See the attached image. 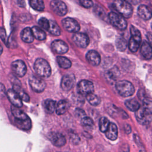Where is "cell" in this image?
<instances>
[{
    "label": "cell",
    "mask_w": 152,
    "mask_h": 152,
    "mask_svg": "<svg viewBox=\"0 0 152 152\" xmlns=\"http://www.w3.org/2000/svg\"><path fill=\"white\" fill-rule=\"evenodd\" d=\"M63 27L68 31L71 33H77L80 30L78 23L72 18H65L62 21Z\"/></svg>",
    "instance_id": "obj_11"
},
{
    "label": "cell",
    "mask_w": 152,
    "mask_h": 152,
    "mask_svg": "<svg viewBox=\"0 0 152 152\" xmlns=\"http://www.w3.org/2000/svg\"><path fill=\"white\" fill-rule=\"evenodd\" d=\"M109 123L110 122L109 120L106 118L105 117L101 118L99 121V128L100 131L103 132H105L107 129Z\"/></svg>",
    "instance_id": "obj_33"
},
{
    "label": "cell",
    "mask_w": 152,
    "mask_h": 152,
    "mask_svg": "<svg viewBox=\"0 0 152 152\" xmlns=\"http://www.w3.org/2000/svg\"><path fill=\"white\" fill-rule=\"evenodd\" d=\"M86 97L89 103L92 106H97L100 103V99L93 93L87 94Z\"/></svg>",
    "instance_id": "obj_32"
},
{
    "label": "cell",
    "mask_w": 152,
    "mask_h": 152,
    "mask_svg": "<svg viewBox=\"0 0 152 152\" xmlns=\"http://www.w3.org/2000/svg\"><path fill=\"white\" fill-rule=\"evenodd\" d=\"M48 31L54 36H59L61 34V29L59 26L53 20H49V27Z\"/></svg>",
    "instance_id": "obj_29"
},
{
    "label": "cell",
    "mask_w": 152,
    "mask_h": 152,
    "mask_svg": "<svg viewBox=\"0 0 152 152\" xmlns=\"http://www.w3.org/2000/svg\"><path fill=\"white\" fill-rule=\"evenodd\" d=\"M113 5L115 10L124 17L129 18L131 17L133 12L132 7L125 0H114Z\"/></svg>",
    "instance_id": "obj_3"
},
{
    "label": "cell",
    "mask_w": 152,
    "mask_h": 152,
    "mask_svg": "<svg viewBox=\"0 0 152 152\" xmlns=\"http://www.w3.org/2000/svg\"><path fill=\"white\" fill-rule=\"evenodd\" d=\"M7 96L10 102L12 105L17 107H20L23 106L22 100L19 95L13 89H9L7 92Z\"/></svg>",
    "instance_id": "obj_17"
},
{
    "label": "cell",
    "mask_w": 152,
    "mask_h": 152,
    "mask_svg": "<svg viewBox=\"0 0 152 152\" xmlns=\"http://www.w3.org/2000/svg\"><path fill=\"white\" fill-rule=\"evenodd\" d=\"M80 4L86 8H89L93 7V2L91 0H79Z\"/></svg>",
    "instance_id": "obj_37"
},
{
    "label": "cell",
    "mask_w": 152,
    "mask_h": 152,
    "mask_svg": "<svg viewBox=\"0 0 152 152\" xmlns=\"http://www.w3.org/2000/svg\"><path fill=\"white\" fill-rule=\"evenodd\" d=\"M75 113L77 116L81 118V119L86 116V113H85L84 111L81 109H77L75 110Z\"/></svg>",
    "instance_id": "obj_40"
},
{
    "label": "cell",
    "mask_w": 152,
    "mask_h": 152,
    "mask_svg": "<svg viewBox=\"0 0 152 152\" xmlns=\"http://www.w3.org/2000/svg\"><path fill=\"white\" fill-rule=\"evenodd\" d=\"M29 3L33 9L38 11H43L45 8L43 0H29Z\"/></svg>",
    "instance_id": "obj_30"
},
{
    "label": "cell",
    "mask_w": 152,
    "mask_h": 152,
    "mask_svg": "<svg viewBox=\"0 0 152 152\" xmlns=\"http://www.w3.org/2000/svg\"><path fill=\"white\" fill-rule=\"evenodd\" d=\"M12 87H13L12 89L15 91H16V93L19 95V96L20 97L22 100L26 102H28L30 101V97L28 95H27V93H25V91L18 84H14L13 85Z\"/></svg>",
    "instance_id": "obj_26"
},
{
    "label": "cell",
    "mask_w": 152,
    "mask_h": 152,
    "mask_svg": "<svg viewBox=\"0 0 152 152\" xmlns=\"http://www.w3.org/2000/svg\"><path fill=\"white\" fill-rule=\"evenodd\" d=\"M56 102L52 99H46L43 103V106L45 112L49 114L53 113L56 109Z\"/></svg>",
    "instance_id": "obj_24"
},
{
    "label": "cell",
    "mask_w": 152,
    "mask_h": 152,
    "mask_svg": "<svg viewBox=\"0 0 152 152\" xmlns=\"http://www.w3.org/2000/svg\"><path fill=\"white\" fill-rule=\"evenodd\" d=\"M13 73L18 77H22L26 74L27 67L25 63L21 60H16L11 64Z\"/></svg>",
    "instance_id": "obj_10"
},
{
    "label": "cell",
    "mask_w": 152,
    "mask_h": 152,
    "mask_svg": "<svg viewBox=\"0 0 152 152\" xmlns=\"http://www.w3.org/2000/svg\"><path fill=\"white\" fill-rule=\"evenodd\" d=\"M81 124L84 127L88 128H92L93 126V120L87 116H85L83 118H82Z\"/></svg>",
    "instance_id": "obj_35"
},
{
    "label": "cell",
    "mask_w": 152,
    "mask_h": 152,
    "mask_svg": "<svg viewBox=\"0 0 152 152\" xmlns=\"http://www.w3.org/2000/svg\"><path fill=\"white\" fill-rule=\"evenodd\" d=\"M106 137L110 140H115L118 137V128L114 123H109L105 132Z\"/></svg>",
    "instance_id": "obj_21"
},
{
    "label": "cell",
    "mask_w": 152,
    "mask_h": 152,
    "mask_svg": "<svg viewBox=\"0 0 152 152\" xmlns=\"http://www.w3.org/2000/svg\"><path fill=\"white\" fill-rule=\"evenodd\" d=\"M138 15L143 20H148L152 17L151 10L145 5H141L138 7L137 10Z\"/></svg>",
    "instance_id": "obj_19"
},
{
    "label": "cell",
    "mask_w": 152,
    "mask_h": 152,
    "mask_svg": "<svg viewBox=\"0 0 152 152\" xmlns=\"http://www.w3.org/2000/svg\"><path fill=\"white\" fill-rule=\"evenodd\" d=\"M51 142L56 147H62L66 143V138L62 134L59 132H51L49 135Z\"/></svg>",
    "instance_id": "obj_14"
},
{
    "label": "cell",
    "mask_w": 152,
    "mask_h": 152,
    "mask_svg": "<svg viewBox=\"0 0 152 152\" xmlns=\"http://www.w3.org/2000/svg\"><path fill=\"white\" fill-rule=\"evenodd\" d=\"M50 7L52 10L59 16H64L67 12L66 5L61 0H52Z\"/></svg>",
    "instance_id": "obj_9"
},
{
    "label": "cell",
    "mask_w": 152,
    "mask_h": 152,
    "mask_svg": "<svg viewBox=\"0 0 152 152\" xmlns=\"http://www.w3.org/2000/svg\"><path fill=\"white\" fill-rule=\"evenodd\" d=\"M5 87H4V85L2 84L1 83H0V95H1V94H4V93H5Z\"/></svg>",
    "instance_id": "obj_42"
},
{
    "label": "cell",
    "mask_w": 152,
    "mask_h": 152,
    "mask_svg": "<svg viewBox=\"0 0 152 152\" xmlns=\"http://www.w3.org/2000/svg\"><path fill=\"white\" fill-rule=\"evenodd\" d=\"M86 59L93 66H97L100 63L101 58L99 53L94 50H89L86 54Z\"/></svg>",
    "instance_id": "obj_18"
},
{
    "label": "cell",
    "mask_w": 152,
    "mask_h": 152,
    "mask_svg": "<svg viewBox=\"0 0 152 152\" xmlns=\"http://www.w3.org/2000/svg\"><path fill=\"white\" fill-rule=\"evenodd\" d=\"M94 12L99 17H103L104 15H105V13H104V10L101 8L98 5H96L94 8Z\"/></svg>",
    "instance_id": "obj_39"
},
{
    "label": "cell",
    "mask_w": 152,
    "mask_h": 152,
    "mask_svg": "<svg viewBox=\"0 0 152 152\" xmlns=\"http://www.w3.org/2000/svg\"><path fill=\"white\" fill-rule=\"evenodd\" d=\"M126 1H127L128 3H129L130 4H133V5H137L138 4L141 0H125Z\"/></svg>",
    "instance_id": "obj_41"
},
{
    "label": "cell",
    "mask_w": 152,
    "mask_h": 152,
    "mask_svg": "<svg viewBox=\"0 0 152 152\" xmlns=\"http://www.w3.org/2000/svg\"><path fill=\"white\" fill-rule=\"evenodd\" d=\"M116 88L118 93L122 97H129L135 92L133 84L127 80H121L116 83Z\"/></svg>",
    "instance_id": "obj_4"
},
{
    "label": "cell",
    "mask_w": 152,
    "mask_h": 152,
    "mask_svg": "<svg viewBox=\"0 0 152 152\" xmlns=\"http://www.w3.org/2000/svg\"><path fill=\"white\" fill-rule=\"evenodd\" d=\"M147 37H148V39L150 43L151 44H152V34L150 33H148Z\"/></svg>",
    "instance_id": "obj_44"
},
{
    "label": "cell",
    "mask_w": 152,
    "mask_h": 152,
    "mask_svg": "<svg viewBox=\"0 0 152 152\" xmlns=\"http://www.w3.org/2000/svg\"><path fill=\"white\" fill-rule=\"evenodd\" d=\"M51 47L52 50L58 54H64L68 50V45L61 40H54L51 44Z\"/></svg>",
    "instance_id": "obj_16"
},
{
    "label": "cell",
    "mask_w": 152,
    "mask_h": 152,
    "mask_svg": "<svg viewBox=\"0 0 152 152\" xmlns=\"http://www.w3.org/2000/svg\"><path fill=\"white\" fill-rule=\"evenodd\" d=\"M130 31L131 37L129 41V48L131 52H135L138 50L140 46L141 40V33L140 31L133 26H131Z\"/></svg>",
    "instance_id": "obj_6"
},
{
    "label": "cell",
    "mask_w": 152,
    "mask_h": 152,
    "mask_svg": "<svg viewBox=\"0 0 152 152\" xmlns=\"http://www.w3.org/2000/svg\"><path fill=\"white\" fill-rule=\"evenodd\" d=\"M28 82L32 90L36 93L43 91L46 86V83L43 79L36 76H31L29 78Z\"/></svg>",
    "instance_id": "obj_8"
},
{
    "label": "cell",
    "mask_w": 152,
    "mask_h": 152,
    "mask_svg": "<svg viewBox=\"0 0 152 152\" xmlns=\"http://www.w3.org/2000/svg\"><path fill=\"white\" fill-rule=\"evenodd\" d=\"M140 52L142 56L146 59H150L152 58V46L146 41H144L140 48Z\"/></svg>",
    "instance_id": "obj_20"
},
{
    "label": "cell",
    "mask_w": 152,
    "mask_h": 152,
    "mask_svg": "<svg viewBox=\"0 0 152 152\" xmlns=\"http://www.w3.org/2000/svg\"><path fill=\"white\" fill-rule=\"evenodd\" d=\"M135 117L138 123L147 125L150 123L152 119V110L142 106L135 111Z\"/></svg>",
    "instance_id": "obj_5"
},
{
    "label": "cell",
    "mask_w": 152,
    "mask_h": 152,
    "mask_svg": "<svg viewBox=\"0 0 152 152\" xmlns=\"http://www.w3.org/2000/svg\"><path fill=\"white\" fill-rule=\"evenodd\" d=\"M31 31L34 37L39 40H43L46 37V35L45 31L39 27H33L31 28Z\"/></svg>",
    "instance_id": "obj_25"
},
{
    "label": "cell",
    "mask_w": 152,
    "mask_h": 152,
    "mask_svg": "<svg viewBox=\"0 0 152 152\" xmlns=\"http://www.w3.org/2000/svg\"><path fill=\"white\" fill-rule=\"evenodd\" d=\"M69 104L66 100H61L56 103V113L57 115H61L64 114L69 109Z\"/></svg>",
    "instance_id": "obj_22"
},
{
    "label": "cell",
    "mask_w": 152,
    "mask_h": 152,
    "mask_svg": "<svg viewBox=\"0 0 152 152\" xmlns=\"http://www.w3.org/2000/svg\"><path fill=\"white\" fill-rule=\"evenodd\" d=\"M38 24L43 29L48 30L49 27V20H48L47 18L45 17L40 18L38 21Z\"/></svg>",
    "instance_id": "obj_36"
},
{
    "label": "cell",
    "mask_w": 152,
    "mask_h": 152,
    "mask_svg": "<svg viewBox=\"0 0 152 152\" xmlns=\"http://www.w3.org/2000/svg\"><path fill=\"white\" fill-rule=\"evenodd\" d=\"M77 88L79 93L82 95H87L94 91V86L92 82L86 80H81L78 84Z\"/></svg>",
    "instance_id": "obj_12"
},
{
    "label": "cell",
    "mask_w": 152,
    "mask_h": 152,
    "mask_svg": "<svg viewBox=\"0 0 152 152\" xmlns=\"http://www.w3.org/2000/svg\"><path fill=\"white\" fill-rule=\"evenodd\" d=\"M36 74L42 78H48L51 74V68L49 63L43 58H38L34 64Z\"/></svg>",
    "instance_id": "obj_2"
},
{
    "label": "cell",
    "mask_w": 152,
    "mask_h": 152,
    "mask_svg": "<svg viewBox=\"0 0 152 152\" xmlns=\"http://www.w3.org/2000/svg\"><path fill=\"white\" fill-rule=\"evenodd\" d=\"M2 52H3V48H2V46L0 44V55L2 53Z\"/></svg>",
    "instance_id": "obj_45"
},
{
    "label": "cell",
    "mask_w": 152,
    "mask_h": 152,
    "mask_svg": "<svg viewBox=\"0 0 152 152\" xmlns=\"http://www.w3.org/2000/svg\"><path fill=\"white\" fill-rule=\"evenodd\" d=\"M116 46L120 51H124L126 48V42L123 38H118L116 40Z\"/></svg>",
    "instance_id": "obj_34"
},
{
    "label": "cell",
    "mask_w": 152,
    "mask_h": 152,
    "mask_svg": "<svg viewBox=\"0 0 152 152\" xmlns=\"http://www.w3.org/2000/svg\"><path fill=\"white\" fill-rule=\"evenodd\" d=\"M151 28H152V23H151Z\"/></svg>",
    "instance_id": "obj_46"
},
{
    "label": "cell",
    "mask_w": 152,
    "mask_h": 152,
    "mask_svg": "<svg viewBox=\"0 0 152 152\" xmlns=\"http://www.w3.org/2000/svg\"><path fill=\"white\" fill-rule=\"evenodd\" d=\"M21 37L23 41L26 43H31L34 40V36L31 31V28L26 27L24 28L21 33Z\"/></svg>",
    "instance_id": "obj_23"
},
{
    "label": "cell",
    "mask_w": 152,
    "mask_h": 152,
    "mask_svg": "<svg viewBox=\"0 0 152 152\" xmlns=\"http://www.w3.org/2000/svg\"><path fill=\"white\" fill-rule=\"evenodd\" d=\"M56 61L59 66L63 69H68L71 66V62L65 57L59 56L56 58Z\"/></svg>",
    "instance_id": "obj_28"
},
{
    "label": "cell",
    "mask_w": 152,
    "mask_h": 152,
    "mask_svg": "<svg viewBox=\"0 0 152 152\" xmlns=\"http://www.w3.org/2000/svg\"><path fill=\"white\" fill-rule=\"evenodd\" d=\"M125 104L129 110L133 112L137 111L140 107V103L135 99H130L126 100L125 102Z\"/></svg>",
    "instance_id": "obj_27"
},
{
    "label": "cell",
    "mask_w": 152,
    "mask_h": 152,
    "mask_svg": "<svg viewBox=\"0 0 152 152\" xmlns=\"http://www.w3.org/2000/svg\"><path fill=\"white\" fill-rule=\"evenodd\" d=\"M109 19L111 24L120 30H125L127 27V22L121 15L111 12L109 14Z\"/></svg>",
    "instance_id": "obj_7"
},
{
    "label": "cell",
    "mask_w": 152,
    "mask_h": 152,
    "mask_svg": "<svg viewBox=\"0 0 152 152\" xmlns=\"http://www.w3.org/2000/svg\"><path fill=\"white\" fill-rule=\"evenodd\" d=\"M72 40L77 46L82 48H86L89 44V38L84 33H75L72 36Z\"/></svg>",
    "instance_id": "obj_13"
},
{
    "label": "cell",
    "mask_w": 152,
    "mask_h": 152,
    "mask_svg": "<svg viewBox=\"0 0 152 152\" xmlns=\"http://www.w3.org/2000/svg\"><path fill=\"white\" fill-rule=\"evenodd\" d=\"M118 74H119V71H118V68H113L107 71L106 72L105 75H106V78L107 79L108 81L113 82L116 79V77H117Z\"/></svg>",
    "instance_id": "obj_31"
},
{
    "label": "cell",
    "mask_w": 152,
    "mask_h": 152,
    "mask_svg": "<svg viewBox=\"0 0 152 152\" xmlns=\"http://www.w3.org/2000/svg\"><path fill=\"white\" fill-rule=\"evenodd\" d=\"M125 131L126 133H129L131 131V128L129 125H126L125 126Z\"/></svg>",
    "instance_id": "obj_43"
},
{
    "label": "cell",
    "mask_w": 152,
    "mask_h": 152,
    "mask_svg": "<svg viewBox=\"0 0 152 152\" xmlns=\"http://www.w3.org/2000/svg\"><path fill=\"white\" fill-rule=\"evenodd\" d=\"M0 37L1 38L2 40L4 42V43H5V45L8 47V40L7 37V34L5 30L2 28H0Z\"/></svg>",
    "instance_id": "obj_38"
},
{
    "label": "cell",
    "mask_w": 152,
    "mask_h": 152,
    "mask_svg": "<svg viewBox=\"0 0 152 152\" xmlns=\"http://www.w3.org/2000/svg\"><path fill=\"white\" fill-rule=\"evenodd\" d=\"M75 76L73 74L65 75L61 80V87L62 89L64 91L70 90L72 88L75 83Z\"/></svg>",
    "instance_id": "obj_15"
},
{
    "label": "cell",
    "mask_w": 152,
    "mask_h": 152,
    "mask_svg": "<svg viewBox=\"0 0 152 152\" xmlns=\"http://www.w3.org/2000/svg\"><path fill=\"white\" fill-rule=\"evenodd\" d=\"M11 113L14 118V123L18 128L28 131L31 127V122L30 118L18 107L12 106L11 107Z\"/></svg>",
    "instance_id": "obj_1"
}]
</instances>
